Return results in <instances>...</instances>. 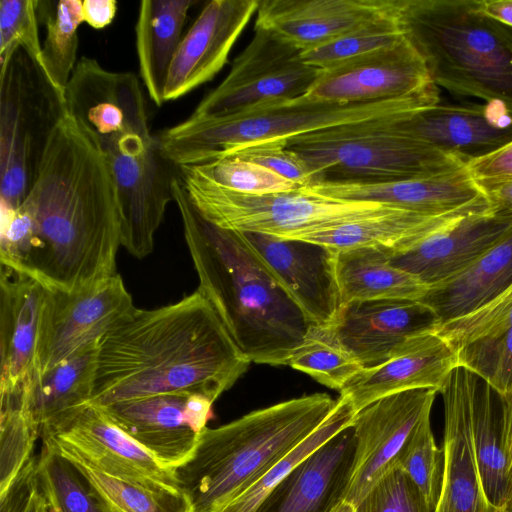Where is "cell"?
I'll list each match as a JSON object with an SVG mask.
<instances>
[{
    "label": "cell",
    "mask_w": 512,
    "mask_h": 512,
    "mask_svg": "<svg viewBox=\"0 0 512 512\" xmlns=\"http://www.w3.org/2000/svg\"><path fill=\"white\" fill-rule=\"evenodd\" d=\"M22 205L32 215L34 237L20 273L66 292L117 273L121 212L114 174L97 137L68 112Z\"/></svg>",
    "instance_id": "obj_1"
},
{
    "label": "cell",
    "mask_w": 512,
    "mask_h": 512,
    "mask_svg": "<svg viewBox=\"0 0 512 512\" xmlns=\"http://www.w3.org/2000/svg\"><path fill=\"white\" fill-rule=\"evenodd\" d=\"M250 363L196 290L168 305L134 307L101 339L90 404L166 394L215 402Z\"/></svg>",
    "instance_id": "obj_2"
},
{
    "label": "cell",
    "mask_w": 512,
    "mask_h": 512,
    "mask_svg": "<svg viewBox=\"0 0 512 512\" xmlns=\"http://www.w3.org/2000/svg\"><path fill=\"white\" fill-rule=\"evenodd\" d=\"M172 195L199 279L197 290L251 362L287 365L313 325L243 233L206 220L178 177Z\"/></svg>",
    "instance_id": "obj_3"
},
{
    "label": "cell",
    "mask_w": 512,
    "mask_h": 512,
    "mask_svg": "<svg viewBox=\"0 0 512 512\" xmlns=\"http://www.w3.org/2000/svg\"><path fill=\"white\" fill-rule=\"evenodd\" d=\"M337 400L315 393L206 427L190 458L173 470L194 512H215L247 490L311 435Z\"/></svg>",
    "instance_id": "obj_4"
},
{
    "label": "cell",
    "mask_w": 512,
    "mask_h": 512,
    "mask_svg": "<svg viewBox=\"0 0 512 512\" xmlns=\"http://www.w3.org/2000/svg\"><path fill=\"white\" fill-rule=\"evenodd\" d=\"M396 13L436 86L512 112V27L478 0H396Z\"/></svg>",
    "instance_id": "obj_5"
},
{
    "label": "cell",
    "mask_w": 512,
    "mask_h": 512,
    "mask_svg": "<svg viewBox=\"0 0 512 512\" xmlns=\"http://www.w3.org/2000/svg\"><path fill=\"white\" fill-rule=\"evenodd\" d=\"M437 103V87L410 97L367 103L323 102L301 96L266 101L222 117H189L162 130L156 139L165 160L178 167L223 158L247 145L289 140L331 127L396 121Z\"/></svg>",
    "instance_id": "obj_6"
},
{
    "label": "cell",
    "mask_w": 512,
    "mask_h": 512,
    "mask_svg": "<svg viewBox=\"0 0 512 512\" xmlns=\"http://www.w3.org/2000/svg\"><path fill=\"white\" fill-rule=\"evenodd\" d=\"M394 122L322 129L290 138L287 147L309 167L313 184L385 183L443 174L466 165L397 130Z\"/></svg>",
    "instance_id": "obj_7"
},
{
    "label": "cell",
    "mask_w": 512,
    "mask_h": 512,
    "mask_svg": "<svg viewBox=\"0 0 512 512\" xmlns=\"http://www.w3.org/2000/svg\"><path fill=\"white\" fill-rule=\"evenodd\" d=\"M67 114L64 92L21 47L0 63V203L19 208Z\"/></svg>",
    "instance_id": "obj_8"
},
{
    "label": "cell",
    "mask_w": 512,
    "mask_h": 512,
    "mask_svg": "<svg viewBox=\"0 0 512 512\" xmlns=\"http://www.w3.org/2000/svg\"><path fill=\"white\" fill-rule=\"evenodd\" d=\"M178 178L188 199L206 220L242 233L297 239L396 209L375 202L329 198L305 187L252 195L223 189L188 175L178 174Z\"/></svg>",
    "instance_id": "obj_9"
},
{
    "label": "cell",
    "mask_w": 512,
    "mask_h": 512,
    "mask_svg": "<svg viewBox=\"0 0 512 512\" xmlns=\"http://www.w3.org/2000/svg\"><path fill=\"white\" fill-rule=\"evenodd\" d=\"M95 136L109 159L117 185L121 246L142 259L154 250L155 233L173 200L175 176L148 124Z\"/></svg>",
    "instance_id": "obj_10"
},
{
    "label": "cell",
    "mask_w": 512,
    "mask_h": 512,
    "mask_svg": "<svg viewBox=\"0 0 512 512\" xmlns=\"http://www.w3.org/2000/svg\"><path fill=\"white\" fill-rule=\"evenodd\" d=\"M254 30L228 75L200 101L190 118L227 116L266 101L308 93L321 70L307 64L300 49L274 32L262 27Z\"/></svg>",
    "instance_id": "obj_11"
},
{
    "label": "cell",
    "mask_w": 512,
    "mask_h": 512,
    "mask_svg": "<svg viewBox=\"0 0 512 512\" xmlns=\"http://www.w3.org/2000/svg\"><path fill=\"white\" fill-rule=\"evenodd\" d=\"M134 307L132 296L118 273L73 292L46 288L35 372L43 374L101 341Z\"/></svg>",
    "instance_id": "obj_12"
},
{
    "label": "cell",
    "mask_w": 512,
    "mask_h": 512,
    "mask_svg": "<svg viewBox=\"0 0 512 512\" xmlns=\"http://www.w3.org/2000/svg\"><path fill=\"white\" fill-rule=\"evenodd\" d=\"M437 392L394 393L358 411L352 423L355 455L344 501L354 507L400 459L423 420L431 415Z\"/></svg>",
    "instance_id": "obj_13"
},
{
    "label": "cell",
    "mask_w": 512,
    "mask_h": 512,
    "mask_svg": "<svg viewBox=\"0 0 512 512\" xmlns=\"http://www.w3.org/2000/svg\"><path fill=\"white\" fill-rule=\"evenodd\" d=\"M213 401L200 394H166L100 406L163 467L181 466L213 417Z\"/></svg>",
    "instance_id": "obj_14"
},
{
    "label": "cell",
    "mask_w": 512,
    "mask_h": 512,
    "mask_svg": "<svg viewBox=\"0 0 512 512\" xmlns=\"http://www.w3.org/2000/svg\"><path fill=\"white\" fill-rule=\"evenodd\" d=\"M43 444L105 474L176 486L173 470L163 467L128 436L102 407L89 404L73 417L43 431Z\"/></svg>",
    "instance_id": "obj_15"
},
{
    "label": "cell",
    "mask_w": 512,
    "mask_h": 512,
    "mask_svg": "<svg viewBox=\"0 0 512 512\" xmlns=\"http://www.w3.org/2000/svg\"><path fill=\"white\" fill-rule=\"evenodd\" d=\"M437 87L417 50L405 38L393 46L321 71L307 98L367 103L414 96Z\"/></svg>",
    "instance_id": "obj_16"
},
{
    "label": "cell",
    "mask_w": 512,
    "mask_h": 512,
    "mask_svg": "<svg viewBox=\"0 0 512 512\" xmlns=\"http://www.w3.org/2000/svg\"><path fill=\"white\" fill-rule=\"evenodd\" d=\"M511 231L512 212L492 204L405 248L384 249L391 265L431 287L465 270Z\"/></svg>",
    "instance_id": "obj_17"
},
{
    "label": "cell",
    "mask_w": 512,
    "mask_h": 512,
    "mask_svg": "<svg viewBox=\"0 0 512 512\" xmlns=\"http://www.w3.org/2000/svg\"><path fill=\"white\" fill-rule=\"evenodd\" d=\"M243 235L309 322L313 326L331 328L341 308L336 273L338 250L299 239L260 233Z\"/></svg>",
    "instance_id": "obj_18"
},
{
    "label": "cell",
    "mask_w": 512,
    "mask_h": 512,
    "mask_svg": "<svg viewBox=\"0 0 512 512\" xmlns=\"http://www.w3.org/2000/svg\"><path fill=\"white\" fill-rule=\"evenodd\" d=\"M436 313L420 300L381 299L341 306L331 330L363 369L379 366L409 338L436 331Z\"/></svg>",
    "instance_id": "obj_19"
},
{
    "label": "cell",
    "mask_w": 512,
    "mask_h": 512,
    "mask_svg": "<svg viewBox=\"0 0 512 512\" xmlns=\"http://www.w3.org/2000/svg\"><path fill=\"white\" fill-rule=\"evenodd\" d=\"M258 5L259 0H212L203 7L174 56L165 101L178 99L214 78Z\"/></svg>",
    "instance_id": "obj_20"
},
{
    "label": "cell",
    "mask_w": 512,
    "mask_h": 512,
    "mask_svg": "<svg viewBox=\"0 0 512 512\" xmlns=\"http://www.w3.org/2000/svg\"><path fill=\"white\" fill-rule=\"evenodd\" d=\"M394 127L465 164L488 155L512 141V112L503 104L426 107L397 120Z\"/></svg>",
    "instance_id": "obj_21"
},
{
    "label": "cell",
    "mask_w": 512,
    "mask_h": 512,
    "mask_svg": "<svg viewBox=\"0 0 512 512\" xmlns=\"http://www.w3.org/2000/svg\"><path fill=\"white\" fill-rule=\"evenodd\" d=\"M456 351L435 331L405 341L384 363L362 369L339 391L356 412L385 396L413 389L439 393L454 368Z\"/></svg>",
    "instance_id": "obj_22"
},
{
    "label": "cell",
    "mask_w": 512,
    "mask_h": 512,
    "mask_svg": "<svg viewBox=\"0 0 512 512\" xmlns=\"http://www.w3.org/2000/svg\"><path fill=\"white\" fill-rule=\"evenodd\" d=\"M470 375L471 371L457 366L439 392L444 404V474L435 512H498L484 495L475 459Z\"/></svg>",
    "instance_id": "obj_23"
},
{
    "label": "cell",
    "mask_w": 512,
    "mask_h": 512,
    "mask_svg": "<svg viewBox=\"0 0 512 512\" xmlns=\"http://www.w3.org/2000/svg\"><path fill=\"white\" fill-rule=\"evenodd\" d=\"M321 196L375 202L427 216H441L487 200L466 165L452 172L385 183L320 182L305 187Z\"/></svg>",
    "instance_id": "obj_24"
},
{
    "label": "cell",
    "mask_w": 512,
    "mask_h": 512,
    "mask_svg": "<svg viewBox=\"0 0 512 512\" xmlns=\"http://www.w3.org/2000/svg\"><path fill=\"white\" fill-rule=\"evenodd\" d=\"M354 455V433L349 427L300 463L255 512H333L345 499Z\"/></svg>",
    "instance_id": "obj_25"
},
{
    "label": "cell",
    "mask_w": 512,
    "mask_h": 512,
    "mask_svg": "<svg viewBox=\"0 0 512 512\" xmlns=\"http://www.w3.org/2000/svg\"><path fill=\"white\" fill-rule=\"evenodd\" d=\"M394 0H263L255 27L301 51L325 44L390 10Z\"/></svg>",
    "instance_id": "obj_26"
},
{
    "label": "cell",
    "mask_w": 512,
    "mask_h": 512,
    "mask_svg": "<svg viewBox=\"0 0 512 512\" xmlns=\"http://www.w3.org/2000/svg\"><path fill=\"white\" fill-rule=\"evenodd\" d=\"M45 291L32 277L1 266L0 393L20 388L34 374Z\"/></svg>",
    "instance_id": "obj_27"
},
{
    "label": "cell",
    "mask_w": 512,
    "mask_h": 512,
    "mask_svg": "<svg viewBox=\"0 0 512 512\" xmlns=\"http://www.w3.org/2000/svg\"><path fill=\"white\" fill-rule=\"evenodd\" d=\"M99 344H91L43 374L34 371L25 382L27 409L40 435L90 404Z\"/></svg>",
    "instance_id": "obj_28"
},
{
    "label": "cell",
    "mask_w": 512,
    "mask_h": 512,
    "mask_svg": "<svg viewBox=\"0 0 512 512\" xmlns=\"http://www.w3.org/2000/svg\"><path fill=\"white\" fill-rule=\"evenodd\" d=\"M487 199L441 216H427L412 211L391 209L365 219L305 234V240L337 250L375 247L402 249L459 218L491 207Z\"/></svg>",
    "instance_id": "obj_29"
},
{
    "label": "cell",
    "mask_w": 512,
    "mask_h": 512,
    "mask_svg": "<svg viewBox=\"0 0 512 512\" xmlns=\"http://www.w3.org/2000/svg\"><path fill=\"white\" fill-rule=\"evenodd\" d=\"M512 285V231L456 276L429 287L420 300L440 324L485 305Z\"/></svg>",
    "instance_id": "obj_30"
},
{
    "label": "cell",
    "mask_w": 512,
    "mask_h": 512,
    "mask_svg": "<svg viewBox=\"0 0 512 512\" xmlns=\"http://www.w3.org/2000/svg\"><path fill=\"white\" fill-rule=\"evenodd\" d=\"M194 0H144L136 22L140 77L156 106L165 102L168 73L183 38L182 29Z\"/></svg>",
    "instance_id": "obj_31"
},
{
    "label": "cell",
    "mask_w": 512,
    "mask_h": 512,
    "mask_svg": "<svg viewBox=\"0 0 512 512\" xmlns=\"http://www.w3.org/2000/svg\"><path fill=\"white\" fill-rule=\"evenodd\" d=\"M470 420L475 459L484 495L498 512H508L512 486L502 441L499 395L471 372Z\"/></svg>",
    "instance_id": "obj_32"
},
{
    "label": "cell",
    "mask_w": 512,
    "mask_h": 512,
    "mask_svg": "<svg viewBox=\"0 0 512 512\" xmlns=\"http://www.w3.org/2000/svg\"><path fill=\"white\" fill-rule=\"evenodd\" d=\"M336 273L341 306L381 299L421 300L429 290L410 273L391 265L384 248L338 250Z\"/></svg>",
    "instance_id": "obj_33"
},
{
    "label": "cell",
    "mask_w": 512,
    "mask_h": 512,
    "mask_svg": "<svg viewBox=\"0 0 512 512\" xmlns=\"http://www.w3.org/2000/svg\"><path fill=\"white\" fill-rule=\"evenodd\" d=\"M68 459L112 512H194L188 497L175 486L111 476L79 460Z\"/></svg>",
    "instance_id": "obj_34"
},
{
    "label": "cell",
    "mask_w": 512,
    "mask_h": 512,
    "mask_svg": "<svg viewBox=\"0 0 512 512\" xmlns=\"http://www.w3.org/2000/svg\"><path fill=\"white\" fill-rule=\"evenodd\" d=\"M37 11L39 21L45 26L39 65L52 84L64 92L77 64L82 1H38Z\"/></svg>",
    "instance_id": "obj_35"
},
{
    "label": "cell",
    "mask_w": 512,
    "mask_h": 512,
    "mask_svg": "<svg viewBox=\"0 0 512 512\" xmlns=\"http://www.w3.org/2000/svg\"><path fill=\"white\" fill-rule=\"evenodd\" d=\"M356 413L350 398L340 395L331 414L311 435L252 486L215 512H255L268 494L300 463L332 437L351 427Z\"/></svg>",
    "instance_id": "obj_36"
},
{
    "label": "cell",
    "mask_w": 512,
    "mask_h": 512,
    "mask_svg": "<svg viewBox=\"0 0 512 512\" xmlns=\"http://www.w3.org/2000/svg\"><path fill=\"white\" fill-rule=\"evenodd\" d=\"M37 474L51 512H112L75 464L45 444Z\"/></svg>",
    "instance_id": "obj_37"
},
{
    "label": "cell",
    "mask_w": 512,
    "mask_h": 512,
    "mask_svg": "<svg viewBox=\"0 0 512 512\" xmlns=\"http://www.w3.org/2000/svg\"><path fill=\"white\" fill-rule=\"evenodd\" d=\"M403 38L394 0L392 8L384 14L325 44L302 51V58L323 71L393 46Z\"/></svg>",
    "instance_id": "obj_38"
},
{
    "label": "cell",
    "mask_w": 512,
    "mask_h": 512,
    "mask_svg": "<svg viewBox=\"0 0 512 512\" xmlns=\"http://www.w3.org/2000/svg\"><path fill=\"white\" fill-rule=\"evenodd\" d=\"M287 365L338 391L363 369L358 360L337 341L331 328L317 326H311Z\"/></svg>",
    "instance_id": "obj_39"
},
{
    "label": "cell",
    "mask_w": 512,
    "mask_h": 512,
    "mask_svg": "<svg viewBox=\"0 0 512 512\" xmlns=\"http://www.w3.org/2000/svg\"><path fill=\"white\" fill-rule=\"evenodd\" d=\"M40 431L27 409L24 385L0 393V491L16 477L33 457Z\"/></svg>",
    "instance_id": "obj_40"
},
{
    "label": "cell",
    "mask_w": 512,
    "mask_h": 512,
    "mask_svg": "<svg viewBox=\"0 0 512 512\" xmlns=\"http://www.w3.org/2000/svg\"><path fill=\"white\" fill-rule=\"evenodd\" d=\"M177 172L243 194L263 195L301 188L264 166L235 156L181 165L177 167Z\"/></svg>",
    "instance_id": "obj_41"
},
{
    "label": "cell",
    "mask_w": 512,
    "mask_h": 512,
    "mask_svg": "<svg viewBox=\"0 0 512 512\" xmlns=\"http://www.w3.org/2000/svg\"><path fill=\"white\" fill-rule=\"evenodd\" d=\"M458 366L484 380L500 397L512 396V329L456 350Z\"/></svg>",
    "instance_id": "obj_42"
},
{
    "label": "cell",
    "mask_w": 512,
    "mask_h": 512,
    "mask_svg": "<svg viewBox=\"0 0 512 512\" xmlns=\"http://www.w3.org/2000/svg\"><path fill=\"white\" fill-rule=\"evenodd\" d=\"M398 467L410 477L435 511L442 492L444 451L436 444L430 416L420 424Z\"/></svg>",
    "instance_id": "obj_43"
},
{
    "label": "cell",
    "mask_w": 512,
    "mask_h": 512,
    "mask_svg": "<svg viewBox=\"0 0 512 512\" xmlns=\"http://www.w3.org/2000/svg\"><path fill=\"white\" fill-rule=\"evenodd\" d=\"M512 329V285L480 308L440 324L436 333L456 351L476 340Z\"/></svg>",
    "instance_id": "obj_44"
},
{
    "label": "cell",
    "mask_w": 512,
    "mask_h": 512,
    "mask_svg": "<svg viewBox=\"0 0 512 512\" xmlns=\"http://www.w3.org/2000/svg\"><path fill=\"white\" fill-rule=\"evenodd\" d=\"M37 6L38 0L0 1V63L21 47L39 64L42 46Z\"/></svg>",
    "instance_id": "obj_45"
},
{
    "label": "cell",
    "mask_w": 512,
    "mask_h": 512,
    "mask_svg": "<svg viewBox=\"0 0 512 512\" xmlns=\"http://www.w3.org/2000/svg\"><path fill=\"white\" fill-rule=\"evenodd\" d=\"M355 512H435L399 467L383 476L355 506Z\"/></svg>",
    "instance_id": "obj_46"
},
{
    "label": "cell",
    "mask_w": 512,
    "mask_h": 512,
    "mask_svg": "<svg viewBox=\"0 0 512 512\" xmlns=\"http://www.w3.org/2000/svg\"><path fill=\"white\" fill-rule=\"evenodd\" d=\"M228 156H235L264 166L300 187H307L315 182L306 163L287 147V140L247 145Z\"/></svg>",
    "instance_id": "obj_47"
},
{
    "label": "cell",
    "mask_w": 512,
    "mask_h": 512,
    "mask_svg": "<svg viewBox=\"0 0 512 512\" xmlns=\"http://www.w3.org/2000/svg\"><path fill=\"white\" fill-rule=\"evenodd\" d=\"M0 512H51L37 474V457H32L0 491Z\"/></svg>",
    "instance_id": "obj_48"
},
{
    "label": "cell",
    "mask_w": 512,
    "mask_h": 512,
    "mask_svg": "<svg viewBox=\"0 0 512 512\" xmlns=\"http://www.w3.org/2000/svg\"><path fill=\"white\" fill-rule=\"evenodd\" d=\"M466 168L479 185L512 180V141L488 155L467 162Z\"/></svg>",
    "instance_id": "obj_49"
},
{
    "label": "cell",
    "mask_w": 512,
    "mask_h": 512,
    "mask_svg": "<svg viewBox=\"0 0 512 512\" xmlns=\"http://www.w3.org/2000/svg\"><path fill=\"white\" fill-rule=\"evenodd\" d=\"M117 11L115 0H83V22L95 29H102L112 23Z\"/></svg>",
    "instance_id": "obj_50"
},
{
    "label": "cell",
    "mask_w": 512,
    "mask_h": 512,
    "mask_svg": "<svg viewBox=\"0 0 512 512\" xmlns=\"http://www.w3.org/2000/svg\"><path fill=\"white\" fill-rule=\"evenodd\" d=\"M479 186L490 203L512 212V180Z\"/></svg>",
    "instance_id": "obj_51"
},
{
    "label": "cell",
    "mask_w": 512,
    "mask_h": 512,
    "mask_svg": "<svg viewBox=\"0 0 512 512\" xmlns=\"http://www.w3.org/2000/svg\"><path fill=\"white\" fill-rule=\"evenodd\" d=\"M478 6L485 15L512 27V0H478Z\"/></svg>",
    "instance_id": "obj_52"
},
{
    "label": "cell",
    "mask_w": 512,
    "mask_h": 512,
    "mask_svg": "<svg viewBox=\"0 0 512 512\" xmlns=\"http://www.w3.org/2000/svg\"><path fill=\"white\" fill-rule=\"evenodd\" d=\"M502 409V441L508 459L509 476L512 486V396L501 400ZM512 496V493H511Z\"/></svg>",
    "instance_id": "obj_53"
},
{
    "label": "cell",
    "mask_w": 512,
    "mask_h": 512,
    "mask_svg": "<svg viewBox=\"0 0 512 512\" xmlns=\"http://www.w3.org/2000/svg\"><path fill=\"white\" fill-rule=\"evenodd\" d=\"M333 512H355V507L343 501L334 509Z\"/></svg>",
    "instance_id": "obj_54"
},
{
    "label": "cell",
    "mask_w": 512,
    "mask_h": 512,
    "mask_svg": "<svg viewBox=\"0 0 512 512\" xmlns=\"http://www.w3.org/2000/svg\"><path fill=\"white\" fill-rule=\"evenodd\" d=\"M508 512H512V496H511V499H510V502H509Z\"/></svg>",
    "instance_id": "obj_55"
}]
</instances>
